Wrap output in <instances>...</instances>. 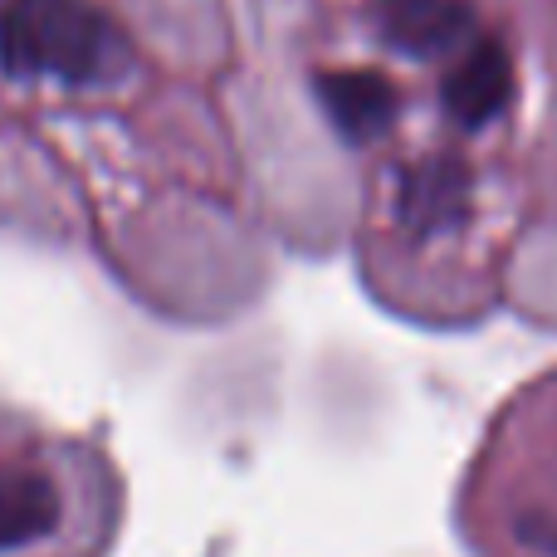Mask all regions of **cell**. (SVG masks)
Masks as SVG:
<instances>
[{"label": "cell", "instance_id": "1", "mask_svg": "<svg viewBox=\"0 0 557 557\" xmlns=\"http://www.w3.org/2000/svg\"><path fill=\"white\" fill-rule=\"evenodd\" d=\"M0 69L64 88L127 78L133 45L94 0H0Z\"/></svg>", "mask_w": 557, "mask_h": 557}, {"label": "cell", "instance_id": "2", "mask_svg": "<svg viewBox=\"0 0 557 557\" xmlns=\"http://www.w3.org/2000/svg\"><path fill=\"white\" fill-rule=\"evenodd\" d=\"M513 98V59L499 39H474L441 84V108L455 127H484Z\"/></svg>", "mask_w": 557, "mask_h": 557}, {"label": "cell", "instance_id": "3", "mask_svg": "<svg viewBox=\"0 0 557 557\" xmlns=\"http://www.w3.org/2000/svg\"><path fill=\"white\" fill-rule=\"evenodd\" d=\"M376 29L392 49L411 59H441L470 45L474 5L470 0H376Z\"/></svg>", "mask_w": 557, "mask_h": 557}, {"label": "cell", "instance_id": "4", "mask_svg": "<svg viewBox=\"0 0 557 557\" xmlns=\"http://www.w3.org/2000/svg\"><path fill=\"white\" fill-rule=\"evenodd\" d=\"M470 215V166L460 157H431V162L411 166L401 176V196H396V221L411 240H431L445 235Z\"/></svg>", "mask_w": 557, "mask_h": 557}, {"label": "cell", "instance_id": "5", "mask_svg": "<svg viewBox=\"0 0 557 557\" xmlns=\"http://www.w3.org/2000/svg\"><path fill=\"white\" fill-rule=\"evenodd\" d=\"M318 98H323V113L347 143H372L386 127L396 123V94L392 78L372 74V69H327L318 74Z\"/></svg>", "mask_w": 557, "mask_h": 557}, {"label": "cell", "instance_id": "6", "mask_svg": "<svg viewBox=\"0 0 557 557\" xmlns=\"http://www.w3.org/2000/svg\"><path fill=\"white\" fill-rule=\"evenodd\" d=\"M59 523V494L45 474H5L0 480V553L49 539Z\"/></svg>", "mask_w": 557, "mask_h": 557}]
</instances>
